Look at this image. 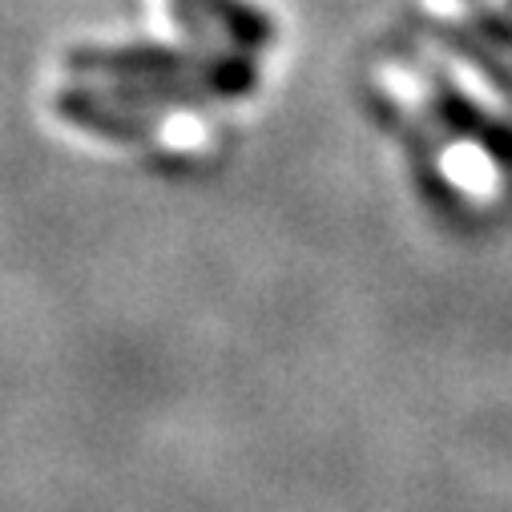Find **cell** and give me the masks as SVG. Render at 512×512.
<instances>
[{
    "mask_svg": "<svg viewBox=\"0 0 512 512\" xmlns=\"http://www.w3.org/2000/svg\"><path fill=\"white\" fill-rule=\"evenodd\" d=\"M178 5H186V0H174V9H178Z\"/></svg>",
    "mask_w": 512,
    "mask_h": 512,
    "instance_id": "obj_1",
    "label": "cell"
}]
</instances>
